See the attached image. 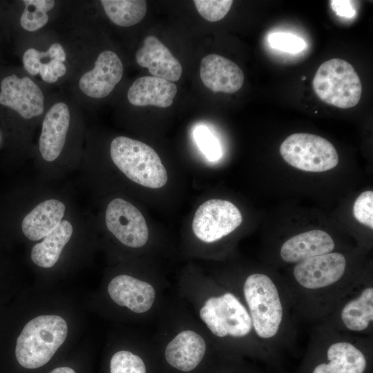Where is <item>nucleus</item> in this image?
Here are the masks:
<instances>
[{"instance_id": "nucleus-1", "label": "nucleus", "mask_w": 373, "mask_h": 373, "mask_svg": "<svg viewBox=\"0 0 373 373\" xmlns=\"http://www.w3.org/2000/svg\"><path fill=\"white\" fill-rule=\"evenodd\" d=\"M242 293L255 336L279 368L282 354L291 347L297 333L296 316L291 293L285 282L265 272L248 275Z\"/></svg>"}, {"instance_id": "nucleus-2", "label": "nucleus", "mask_w": 373, "mask_h": 373, "mask_svg": "<svg viewBox=\"0 0 373 373\" xmlns=\"http://www.w3.org/2000/svg\"><path fill=\"white\" fill-rule=\"evenodd\" d=\"M372 337L315 325L296 373H372Z\"/></svg>"}, {"instance_id": "nucleus-3", "label": "nucleus", "mask_w": 373, "mask_h": 373, "mask_svg": "<svg viewBox=\"0 0 373 373\" xmlns=\"http://www.w3.org/2000/svg\"><path fill=\"white\" fill-rule=\"evenodd\" d=\"M66 321L58 315H41L28 321L17 339L15 356L27 369L46 364L65 341Z\"/></svg>"}, {"instance_id": "nucleus-4", "label": "nucleus", "mask_w": 373, "mask_h": 373, "mask_svg": "<svg viewBox=\"0 0 373 373\" xmlns=\"http://www.w3.org/2000/svg\"><path fill=\"white\" fill-rule=\"evenodd\" d=\"M111 157L129 180L145 187L159 189L168 181V174L156 151L145 143L125 136L114 138Z\"/></svg>"}, {"instance_id": "nucleus-5", "label": "nucleus", "mask_w": 373, "mask_h": 373, "mask_svg": "<svg viewBox=\"0 0 373 373\" xmlns=\"http://www.w3.org/2000/svg\"><path fill=\"white\" fill-rule=\"evenodd\" d=\"M318 323L342 332L372 337V280L360 278L343 295L330 314Z\"/></svg>"}, {"instance_id": "nucleus-6", "label": "nucleus", "mask_w": 373, "mask_h": 373, "mask_svg": "<svg viewBox=\"0 0 373 373\" xmlns=\"http://www.w3.org/2000/svg\"><path fill=\"white\" fill-rule=\"evenodd\" d=\"M200 316L212 334L218 338H252L259 343L246 306L232 292L224 291L208 298L200 311Z\"/></svg>"}, {"instance_id": "nucleus-7", "label": "nucleus", "mask_w": 373, "mask_h": 373, "mask_svg": "<svg viewBox=\"0 0 373 373\" xmlns=\"http://www.w3.org/2000/svg\"><path fill=\"white\" fill-rule=\"evenodd\" d=\"M312 85L320 99L340 108L356 106L362 93L361 82L354 68L339 58L323 62L315 73Z\"/></svg>"}, {"instance_id": "nucleus-8", "label": "nucleus", "mask_w": 373, "mask_h": 373, "mask_svg": "<svg viewBox=\"0 0 373 373\" xmlns=\"http://www.w3.org/2000/svg\"><path fill=\"white\" fill-rule=\"evenodd\" d=\"M280 153L290 166L307 172L321 173L335 168L338 155L327 140L311 133H294L281 144Z\"/></svg>"}, {"instance_id": "nucleus-9", "label": "nucleus", "mask_w": 373, "mask_h": 373, "mask_svg": "<svg viewBox=\"0 0 373 373\" xmlns=\"http://www.w3.org/2000/svg\"><path fill=\"white\" fill-rule=\"evenodd\" d=\"M242 221V213L234 204L224 200L211 199L197 209L192 229L198 239L213 242L231 233Z\"/></svg>"}, {"instance_id": "nucleus-10", "label": "nucleus", "mask_w": 373, "mask_h": 373, "mask_svg": "<svg viewBox=\"0 0 373 373\" xmlns=\"http://www.w3.org/2000/svg\"><path fill=\"white\" fill-rule=\"evenodd\" d=\"M105 222L108 230L127 247L140 248L148 240L149 230L142 213L122 198H115L108 203Z\"/></svg>"}, {"instance_id": "nucleus-11", "label": "nucleus", "mask_w": 373, "mask_h": 373, "mask_svg": "<svg viewBox=\"0 0 373 373\" xmlns=\"http://www.w3.org/2000/svg\"><path fill=\"white\" fill-rule=\"evenodd\" d=\"M0 104L17 111L24 119H30L44 112V97L31 79L11 75L1 81Z\"/></svg>"}, {"instance_id": "nucleus-12", "label": "nucleus", "mask_w": 373, "mask_h": 373, "mask_svg": "<svg viewBox=\"0 0 373 373\" xmlns=\"http://www.w3.org/2000/svg\"><path fill=\"white\" fill-rule=\"evenodd\" d=\"M123 71V65L117 55L111 50L103 51L98 55L94 68L81 77L79 88L88 97H105L120 82Z\"/></svg>"}, {"instance_id": "nucleus-13", "label": "nucleus", "mask_w": 373, "mask_h": 373, "mask_svg": "<svg viewBox=\"0 0 373 373\" xmlns=\"http://www.w3.org/2000/svg\"><path fill=\"white\" fill-rule=\"evenodd\" d=\"M200 75L204 85L213 92L233 93L244 82L241 68L231 60L209 54L201 60Z\"/></svg>"}, {"instance_id": "nucleus-14", "label": "nucleus", "mask_w": 373, "mask_h": 373, "mask_svg": "<svg viewBox=\"0 0 373 373\" xmlns=\"http://www.w3.org/2000/svg\"><path fill=\"white\" fill-rule=\"evenodd\" d=\"M138 65L148 68L152 76L169 82L178 81L182 73L181 64L155 36L149 35L135 54Z\"/></svg>"}, {"instance_id": "nucleus-15", "label": "nucleus", "mask_w": 373, "mask_h": 373, "mask_svg": "<svg viewBox=\"0 0 373 373\" xmlns=\"http://www.w3.org/2000/svg\"><path fill=\"white\" fill-rule=\"evenodd\" d=\"M108 292L115 303L137 314L149 310L155 297L150 283L128 275L113 278L108 285Z\"/></svg>"}, {"instance_id": "nucleus-16", "label": "nucleus", "mask_w": 373, "mask_h": 373, "mask_svg": "<svg viewBox=\"0 0 373 373\" xmlns=\"http://www.w3.org/2000/svg\"><path fill=\"white\" fill-rule=\"evenodd\" d=\"M70 124V111L64 102L55 104L46 113L39 137V151L47 162L55 160L66 141Z\"/></svg>"}, {"instance_id": "nucleus-17", "label": "nucleus", "mask_w": 373, "mask_h": 373, "mask_svg": "<svg viewBox=\"0 0 373 373\" xmlns=\"http://www.w3.org/2000/svg\"><path fill=\"white\" fill-rule=\"evenodd\" d=\"M336 243L327 232L313 229L294 235L286 240L280 248L281 260L296 264L313 256L334 251Z\"/></svg>"}, {"instance_id": "nucleus-18", "label": "nucleus", "mask_w": 373, "mask_h": 373, "mask_svg": "<svg viewBox=\"0 0 373 373\" xmlns=\"http://www.w3.org/2000/svg\"><path fill=\"white\" fill-rule=\"evenodd\" d=\"M206 349V343L199 334L184 330L168 343L164 356L171 366L182 372H189L202 361Z\"/></svg>"}, {"instance_id": "nucleus-19", "label": "nucleus", "mask_w": 373, "mask_h": 373, "mask_svg": "<svg viewBox=\"0 0 373 373\" xmlns=\"http://www.w3.org/2000/svg\"><path fill=\"white\" fill-rule=\"evenodd\" d=\"M177 90V86L171 82L154 76H143L130 86L127 98L132 105L137 106L167 108L173 104Z\"/></svg>"}, {"instance_id": "nucleus-20", "label": "nucleus", "mask_w": 373, "mask_h": 373, "mask_svg": "<svg viewBox=\"0 0 373 373\" xmlns=\"http://www.w3.org/2000/svg\"><path fill=\"white\" fill-rule=\"evenodd\" d=\"M65 210L66 207L60 200L48 199L41 202L22 220L24 236L32 241L44 238L60 224Z\"/></svg>"}, {"instance_id": "nucleus-21", "label": "nucleus", "mask_w": 373, "mask_h": 373, "mask_svg": "<svg viewBox=\"0 0 373 373\" xmlns=\"http://www.w3.org/2000/svg\"><path fill=\"white\" fill-rule=\"evenodd\" d=\"M66 58L61 45L54 43L45 52L33 48L28 49L23 55V64L28 73L32 75L39 74L44 82L52 84L66 73L64 64Z\"/></svg>"}, {"instance_id": "nucleus-22", "label": "nucleus", "mask_w": 373, "mask_h": 373, "mask_svg": "<svg viewBox=\"0 0 373 373\" xmlns=\"http://www.w3.org/2000/svg\"><path fill=\"white\" fill-rule=\"evenodd\" d=\"M73 227L68 220H62L51 233L37 243L31 250L32 262L43 268L53 267L58 261L65 245L70 240Z\"/></svg>"}, {"instance_id": "nucleus-23", "label": "nucleus", "mask_w": 373, "mask_h": 373, "mask_svg": "<svg viewBox=\"0 0 373 373\" xmlns=\"http://www.w3.org/2000/svg\"><path fill=\"white\" fill-rule=\"evenodd\" d=\"M104 10L115 24L129 27L140 22L147 11L144 0H102Z\"/></svg>"}, {"instance_id": "nucleus-24", "label": "nucleus", "mask_w": 373, "mask_h": 373, "mask_svg": "<svg viewBox=\"0 0 373 373\" xmlns=\"http://www.w3.org/2000/svg\"><path fill=\"white\" fill-rule=\"evenodd\" d=\"M25 8L20 18L22 28L28 31H35L48 21L47 12L55 6L53 0H24Z\"/></svg>"}, {"instance_id": "nucleus-25", "label": "nucleus", "mask_w": 373, "mask_h": 373, "mask_svg": "<svg viewBox=\"0 0 373 373\" xmlns=\"http://www.w3.org/2000/svg\"><path fill=\"white\" fill-rule=\"evenodd\" d=\"M110 373H146V369L139 356L121 350L115 353L111 359Z\"/></svg>"}, {"instance_id": "nucleus-26", "label": "nucleus", "mask_w": 373, "mask_h": 373, "mask_svg": "<svg viewBox=\"0 0 373 373\" xmlns=\"http://www.w3.org/2000/svg\"><path fill=\"white\" fill-rule=\"evenodd\" d=\"M193 2L199 14L211 22L223 19L233 4L231 0H194Z\"/></svg>"}, {"instance_id": "nucleus-27", "label": "nucleus", "mask_w": 373, "mask_h": 373, "mask_svg": "<svg viewBox=\"0 0 373 373\" xmlns=\"http://www.w3.org/2000/svg\"><path fill=\"white\" fill-rule=\"evenodd\" d=\"M194 138L200 149L210 161L221 156L219 142L205 126H199L194 131Z\"/></svg>"}, {"instance_id": "nucleus-28", "label": "nucleus", "mask_w": 373, "mask_h": 373, "mask_svg": "<svg viewBox=\"0 0 373 373\" xmlns=\"http://www.w3.org/2000/svg\"><path fill=\"white\" fill-rule=\"evenodd\" d=\"M353 215L361 224L373 229V191L362 192L353 205Z\"/></svg>"}, {"instance_id": "nucleus-29", "label": "nucleus", "mask_w": 373, "mask_h": 373, "mask_svg": "<svg viewBox=\"0 0 373 373\" xmlns=\"http://www.w3.org/2000/svg\"><path fill=\"white\" fill-rule=\"evenodd\" d=\"M269 41L272 48L291 53L300 52L305 47L301 38L286 32H277L271 34Z\"/></svg>"}, {"instance_id": "nucleus-30", "label": "nucleus", "mask_w": 373, "mask_h": 373, "mask_svg": "<svg viewBox=\"0 0 373 373\" xmlns=\"http://www.w3.org/2000/svg\"><path fill=\"white\" fill-rule=\"evenodd\" d=\"M331 6L338 15L352 17L355 14V10L350 1H332Z\"/></svg>"}, {"instance_id": "nucleus-31", "label": "nucleus", "mask_w": 373, "mask_h": 373, "mask_svg": "<svg viewBox=\"0 0 373 373\" xmlns=\"http://www.w3.org/2000/svg\"><path fill=\"white\" fill-rule=\"evenodd\" d=\"M49 373H75V372L68 367H59L54 369Z\"/></svg>"}, {"instance_id": "nucleus-32", "label": "nucleus", "mask_w": 373, "mask_h": 373, "mask_svg": "<svg viewBox=\"0 0 373 373\" xmlns=\"http://www.w3.org/2000/svg\"><path fill=\"white\" fill-rule=\"evenodd\" d=\"M305 79H306V77H305V76H303V77H302V80H303V81L305 80Z\"/></svg>"}]
</instances>
